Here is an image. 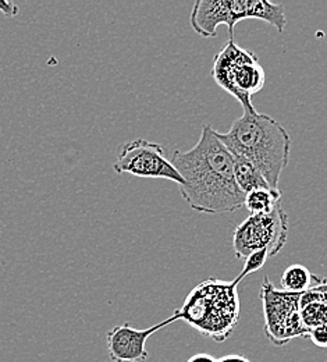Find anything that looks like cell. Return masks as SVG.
<instances>
[{"mask_svg":"<svg viewBox=\"0 0 327 362\" xmlns=\"http://www.w3.org/2000/svg\"><path fill=\"white\" fill-rule=\"evenodd\" d=\"M170 160L184 180L180 192L194 211L223 214L244 206L245 194L234 177L233 155L209 124L202 127L192 149L176 151Z\"/></svg>","mask_w":327,"mask_h":362,"instance_id":"obj_1","label":"cell"},{"mask_svg":"<svg viewBox=\"0 0 327 362\" xmlns=\"http://www.w3.org/2000/svg\"><path fill=\"white\" fill-rule=\"evenodd\" d=\"M216 136L232 155L251 162L272 189H279L281 173L291 151V136L280 123L252 107L234 120L227 133L216 132Z\"/></svg>","mask_w":327,"mask_h":362,"instance_id":"obj_2","label":"cell"},{"mask_svg":"<svg viewBox=\"0 0 327 362\" xmlns=\"http://www.w3.org/2000/svg\"><path fill=\"white\" fill-rule=\"evenodd\" d=\"M238 284L237 279L222 281L210 277L188 294L176 313L201 334L222 343L230 337L239 319Z\"/></svg>","mask_w":327,"mask_h":362,"instance_id":"obj_3","label":"cell"},{"mask_svg":"<svg viewBox=\"0 0 327 362\" xmlns=\"http://www.w3.org/2000/svg\"><path fill=\"white\" fill-rule=\"evenodd\" d=\"M212 77L241 103L244 110L252 109L251 96L262 90L266 74L256 56L230 40L215 57Z\"/></svg>","mask_w":327,"mask_h":362,"instance_id":"obj_4","label":"cell"},{"mask_svg":"<svg viewBox=\"0 0 327 362\" xmlns=\"http://www.w3.org/2000/svg\"><path fill=\"white\" fill-rule=\"evenodd\" d=\"M301 296L278 290L268 276L263 277L261 298L265 333L273 346L281 347L295 337H308V329L304 326L299 313Z\"/></svg>","mask_w":327,"mask_h":362,"instance_id":"obj_5","label":"cell"},{"mask_svg":"<svg viewBox=\"0 0 327 362\" xmlns=\"http://www.w3.org/2000/svg\"><path fill=\"white\" fill-rule=\"evenodd\" d=\"M288 216L279 205L272 214L246 218L234 231L233 247L237 258L246 259L259 250H268L275 257L285 245Z\"/></svg>","mask_w":327,"mask_h":362,"instance_id":"obj_6","label":"cell"},{"mask_svg":"<svg viewBox=\"0 0 327 362\" xmlns=\"http://www.w3.org/2000/svg\"><path fill=\"white\" fill-rule=\"evenodd\" d=\"M116 173H129L141 179H166L184 185L172 160L160 144L148 139H134L124 144L113 165Z\"/></svg>","mask_w":327,"mask_h":362,"instance_id":"obj_7","label":"cell"},{"mask_svg":"<svg viewBox=\"0 0 327 362\" xmlns=\"http://www.w3.org/2000/svg\"><path fill=\"white\" fill-rule=\"evenodd\" d=\"M248 0H198L191 11V27L203 38H215L219 25L229 28L230 40L234 27L248 18Z\"/></svg>","mask_w":327,"mask_h":362,"instance_id":"obj_8","label":"cell"},{"mask_svg":"<svg viewBox=\"0 0 327 362\" xmlns=\"http://www.w3.org/2000/svg\"><path fill=\"white\" fill-rule=\"evenodd\" d=\"M180 320L179 314L174 311L172 317L162 320L160 323L148 327V329H136L130 323H123L114 326L106 334L107 354L113 362H145L149 357L146 350L148 339L166 327L170 323Z\"/></svg>","mask_w":327,"mask_h":362,"instance_id":"obj_9","label":"cell"},{"mask_svg":"<svg viewBox=\"0 0 327 362\" xmlns=\"http://www.w3.org/2000/svg\"><path fill=\"white\" fill-rule=\"evenodd\" d=\"M321 281L319 276H315L304 265H290L283 272L280 279L281 288L287 293L304 294Z\"/></svg>","mask_w":327,"mask_h":362,"instance_id":"obj_10","label":"cell"},{"mask_svg":"<svg viewBox=\"0 0 327 362\" xmlns=\"http://www.w3.org/2000/svg\"><path fill=\"white\" fill-rule=\"evenodd\" d=\"M248 18H258L270 24L281 34L285 30V13L280 3H270L265 0H248Z\"/></svg>","mask_w":327,"mask_h":362,"instance_id":"obj_11","label":"cell"},{"mask_svg":"<svg viewBox=\"0 0 327 362\" xmlns=\"http://www.w3.org/2000/svg\"><path fill=\"white\" fill-rule=\"evenodd\" d=\"M280 199V189L258 188L245 194L244 206L248 209L251 216L269 215L281 205Z\"/></svg>","mask_w":327,"mask_h":362,"instance_id":"obj_12","label":"cell"},{"mask_svg":"<svg viewBox=\"0 0 327 362\" xmlns=\"http://www.w3.org/2000/svg\"><path fill=\"white\" fill-rule=\"evenodd\" d=\"M233 163L234 177L238 188L244 194H248L258 188H270L262 173L246 159L233 155Z\"/></svg>","mask_w":327,"mask_h":362,"instance_id":"obj_13","label":"cell"},{"mask_svg":"<svg viewBox=\"0 0 327 362\" xmlns=\"http://www.w3.org/2000/svg\"><path fill=\"white\" fill-rule=\"evenodd\" d=\"M268 258H269V251H268V250L255 251L254 254H251V255L245 259V264H244L242 271H241V273H239L235 279L241 283V280H242L245 276H248V274H251V273H254V272L259 271V269L266 264Z\"/></svg>","mask_w":327,"mask_h":362,"instance_id":"obj_14","label":"cell"},{"mask_svg":"<svg viewBox=\"0 0 327 362\" xmlns=\"http://www.w3.org/2000/svg\"><path fill=\"white\" fill-rule=\"evenodd\" d=\"M308 337L316 347L327 349V325L314 327L312 330H309Z\"/></svg>","mask_w":327,"mask_h":362,"instance_id":"obj_15","label":"cell"},{"mask_svg":"<svg viewBox=\"0 0 327 362\" xmlns=\"http://www.w3.org/2000/svg\"><path fill=\"white\" fill-rule=\"evenodd\" d=\"M0 11L4 14V17L7 18H13L18 14L20 8L16 3L13 1H7V0H0Z\"/></svg>","mask_w":327,"mask_h":362,"instance_id":"obj_16","label":"cell"},{"mask_svg":"<svg viewBox=\"0 0 327 362\" xmlns=\"http://www.w3.org/2000/svg\"><path fill=\"white\" fill-rule=\"evenodd\" d=\"M312 288L315 290L318 297L325 303V305L327 307V279H321V281Z\"/></svg>","mask_w":327,"mask_h":362,"instance_id":"obj_17","label":"cell"},{"mask_svg":"<svg viewBox=\"0 0 327 362\" xmlns=\"http://www.w3.org/2000/svg\"><path fill=\"white\" fill-rule=\"evenodd\" d=\"M187 362H218V360L215 357H212L210 354L199 353V354H195V356L189 357Z\"/></svg>","mask_w":327,"mask_h":362,"instance_id":"obj_18","label":"cell"},{"mask_svg":"<svg viewBox=\"0 0 327 362\" xmlns=\"http://www.w3.org/2000/svg\"><path fill=\"white\" fill-rule=\"evenodd\" d=\"M218 362H251L246 357L244 356H238V354H230V356H225L220 357Z\"/></svg>","mask_w":327,"mask_h":362,"instance_id":"obj_19","label":"cell"}]
</instances>
